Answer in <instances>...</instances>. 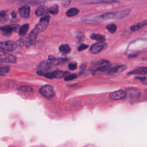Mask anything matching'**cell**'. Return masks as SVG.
<instances>
[{
  "mask_svg": "<svg viewBox=\"0 0 147 147\" xmlns=\"http://www.w3.org/2000/svg\"><path fill=\"white\" fill-rule=\"evenodd\" d=\"M130 11L131 10L130 9H126L121 11L104 13L97 17L96 20L102 21L112 19H122L127 17L130 14Z\"/></svg>",
  "mask_w": 147,
  "mask_h": 147,
  "instance_id": "cell-1",
  "label": "cell"
},
{
  "mask_svg": "<svg viewBox=\"0 0 147 147\" xmlns=\"http://www.w3.org/2000/svg\"><path fill=\"white\" fill-rule=\"evenodd\" d=\"M50 20L49 16H45L44 17L40 18L38 23L36 25L35 28L33 29L38 33H41L45 30L49 24Z\"/></svg>",
  "mask_w": 147,
  "mask_h": 147,
  "instance_id": "cell-2",
  "label": "cell"
},
{
  "mask_svg": "<svg viewBox=\"0 0 147 147\" xmlns=\"http://www.w3.org/2000/svg\"><path fill=\"white\" fill-rule=\"evenodd\" d=\"M51 69V65L48 61H41L37 67V73L40 76H44Z\"/></svg>",
  "mask_w": 147,
  "mask_h": 147,
  "instance_id": "cell-3",
  "label": "cell"
},
{
  "mask_svg": "<svg viewBox=\"0 0 147 147\" xmlns=\"http://www.w3.org/2000/svg\"><path fill=\"white\" fill-rule=\"evenodd\" d=\"M17 61L16 57L6 52L0 51V62L6 63H15Z\"/></svg>",
  "mask_w": 147,
  "mask_h": 147,
  "instance_id": "cell-4",
  "label": "cell"
},
{
  "mask_svg": "<svg viewBox=\"0 0 147 147\" xmlns=\"http://www.w3.org/2000/svg\"><path fill=\"white\" fill-rule=\"evenodd\" d=\"M17 43L13 41H0V49L2 50L13 51L17 48Z\"/></svg>",
  "mask_w": 147,
  "mask_h": 147,
  "instance_id": "cell-5",
  "label": "cell"
},
{
  "mask_svg": "<svg viewBox=\"0 0 147 147\" xmlns=\"http://www.w3.org/2000/svg\"><path fill=\"white\" fill-rule=\"evenodd\" d=\"M18 27H19L18 25L13 24V25L0 27V30L2 31V34L4 36L9 37L11 34L13 32L17 30Z\"/></svg>",
  "mask_w": 147,
  "mask_h": 147,
  "instance_id": "cell-6",
  "label": "cell"
},
{
  "mask_svg": "<svg viewBox=\"0 0 147 147\" xmlns=\"http://www.w3.org/2000/svg\"><path fill=\"white\" fill-rule=\"evenodd\" d=\"M41 94L47 98H51L55 95V91L51 85H45L40 88L39 90Z\"/></svg>",
  "mask_w": 147,
  "mask_h": 147,
  "instance_id": "cell-7",
  "label": "cell"
},
{
  "mask_svg": "<svg viewBox=\"0 0 147 147\" xmlns=\"http://www.w3.org/2000/svg\"><path fill=\"white\" fill-rule=\"evenodd\" d=\"M111 63L107 60H100L96 63V72H104L107 70L110 67Z\"/></svg>",
  "mask_w": 147,
  "mask_h": 147,
  "instance_id": "cell-8",
  "label": "cell"
},
{
  "mask_svg": "<svg viewBox=\"0 0 147 147\" xmlns=\"http://www.w3.org/2000/svg\"><path fill=\"white\" fill-rule=\"evenodd\" d=\"M125 91L126 95V98H128L129 99H136L140 95V90L136 87H129Z\"/></svg>",
  "mask_w": 147,
  "mask_h": 147,
  "instance_id": "cell-9",
  "label": "cell"
},
{
  "mask_svg": "<svg viewBox=\"0 0 147 147\" xmlns=\"http://www.w3.org/2000/svg\"><path fill=\"white\" fill-rule=\"evenodd\" d=\"M38 34V33L37 32H36L34 29H33L31 31V32L29 34L25 41V46L26 48H29L33 44H34L37 39Z\"/></svg>",
  "mask_w": 147,
  "mask_h": 147,
  "instance_id": "cell-10",
  "label": "cell"
},
{
  "mask_svg": "<svg viewBox=\"0 0 147 147\" xmlns=\"http://www.w3.org/2000/svg\"><path fill=\"white\" fill-rule=\"evenodd\" d=\"M126 96V95L125 91L122 90H119L114 91L110 93L109 95V98L114 100H121L125 98Z\"/></svg>",
  "mask_w": 147,
  "mask_h": 147,
  "instance_id": "cell-11",
  "label": "cell"
},
{
  "mask_svg": "<svg viewBox=\"0 0 147 147\" xmlns=\"http://www.w3.org/2000/svg\"><path fill=\"white\" fill-rule=\"evenodd\" d=\"M105 44L103 42H98L92 45L90 48V52L93 54L99 53L105 47Z\"/></svg>",
  "mask_w": 147,
  "mask_h": 147,
  "instance_id": "cell-12",
  "label": "cell"
},
{
  "mask_svg": "<svg viewBox=\"0 0 147 147\" xmlns=\"http://www.w3.org/2000/svg\"><path fill=\"white\" fill-rule=\"evenodd\" d=\"M20 15L23 18H28L30 15V8L28 5H24L18 9Z\"/></svg>",
  "mask_w": 147,
  "mask_h": 147,
  "instance_id": "cell-13",
  "label": "cell"
},
{
  "mask_svg": "<svg viewBox=\"0 0 147 147\" xmlns=\"http://www.w3.org/2000/svg\"><path fill=\"white\" fill-rule=\"evenodd\" d=\"M126 69V66L124 65H118L110 68L108 71L109 75H114L119 73Z\"/></svg>",
  "mask_w": 147,
  "mask_h": 147,
  "instance_id": "cell-14",
  "label": "cell"
},
{
  "mask_svg": "<svg viewBox=\"0 0 147 147\" xmlns=\"http://www.w3.org/2000/svg\"><path fill=\"white\" fill-rule=\"evenodd\" d=\"M147 74V67H140L130 72L127 75H144Z\"/></svg>",
  "mask_w": 147,
  "mask_h": 147,
  "instance_id": "cell-15",
  "label": "cell"
},
{
  "mask_svg": "<svg viewBox=\"0 0 147 147\" xmlns=\"http://www.w3.org/2000/svg\"><path fill=\"white\" fill-rule=\"evenodd\" d=\"M48 13H49L48 8L44 5L38 6L35 11V13L37 16H44Z\"/></svg>",
  "mask_w": 147,
  "mask_h": 147,
  "instance_id": "cell-16",
  "label": "cell"
},
{
  "mask_svg": "<svg viewBox=\"0 0 147 147\" xmlns=\"http://www.w3.org/2000/svg\"><path fill=\"white\" fill-rule=\"evenodd\" d=\"M146 25H147V20H145V21H141L140 22H138L135 25H132L130 27V30L133 32L137 31V30H139L140 29H141L142 27L146 26Z\"/></svg>",
  "mask_w": 147,
  "mask_h": 147,
  "instance_id": "cell-17",
  "label": "cell"
},
{
  "mask_svg": "<svg viewBox=\"0 0 147 147\" xmlns=\"http://www.w3.org/2000/svg\"><path fill=\"white\" fill-rule=\"evenodd\" d=\"M55 78H62L64 77H66L69 75L68 72L63 71H55L52 72Z\"/></svg>",
  "mask_w": 147,
  "mask_h": 147,
  "instance_id": "cell-18",
  "label": "cell"
},
{
  "mask_svg": "<svg viewBox=\"0 0 147 147\" xmlns=\"http://www.w3.org/2000/svg\"><path fill=\"white\" fill-rule=\"evenodd\" d=\"M29 28V24H24L23 25H22L19 29V31H18L19 35L21 36H25L26 34V32H28Z\"/></svg>",
  "mask_w": 147,
  "mask_h": 147,
  "instance_id": "cell-19",
  "label": "cell"
},
{
  "mask_svg": "<svg viewBox=\"0 0 147 147\" xmlns=\"http://www.w3.org/2000/svg\"><path fill=\"white\" fill-rule=\"evenodd\" d=\"M79 12V10L77 8H75V7H72L71 8L69 9H68L66 13L65 14L67 16L69 17H74L76 16Z\"/></svg>",
  "mask_w": 147,
  "mask_h": 147,
  "instance_id": "cell-20",
  "label": "cell"
},
{
  "mask_svg": "<svg viewBox=\"0 0 147 147\" xmlns=\"http://www.w3.org/2000/svg\"><path fill=\"white\" fill-rule=\"evenodd\" d=\"M91 38L96 40L98 42H104L105 40V37L100 34L93 33L91 35Z\"/></svg>",
  "mask_w": 147,
  "mask_h": 147,
  "instance_id": "cell-21",
  "label": "cell"
},
{
  "mask_svg": "<svg viewBox=\"0 0 147 147\" xmlns=\"http://www.w3.org/2000/svg\"><path fill=\"white\" fill-rule=\"evenodd\" d=\"M48 62L51 65H57L59 64L60 61L59 60L55 57L53 56H49L48 57Z\"/></svg>",
  "mask_w": 147,
  "mask_h": 147,
  "instance_id": "cell-22",
  "label": "cell"
},
{
  "mask_svg": "<svg viewBox=\"0 0 147 147\" xmlns=\"http://www.w3.org/2000/svg\"><path fill=\"white\" fill-rule=\"evenodd\" d=\"M59 51L63 53H68L71 51V48L68 44H62L59 47Z\"/></svg>",
  "mask_w": 147,
  "mask_h": 147,
  "instance_id": "cell-23",
  "label": "cell"
},
{
  "mask_svg": "<svg viewBox=\"0 0 147 147\" xmlns=\"http://www.w3.org/2000/svg\"><path fill=\"white\" fill-rule=\"evenodd\" d=\"M8 20V16L7 15L6 11L3 10L0 11V23H3Z\"/></svg>",
  "mask_w": 147,
  "mask_h": 147,
  "instance_id": "cell-24",
  "label": "cell"
},
{
  "mask_svg": "<svg viewBox=\"0 0 147 147\" xmlns=\"http://www.w3.org/2000/svg\"><path fill=\"white\" fill-rule=\"evenodd\" d=\"M49 13L56 15L59 12V6L57 5H54L52 6H51L49 9Z\"/></svg>",
  "mask_w": 147,
  "mask_h": 147,
  "instance_id": "cell-25",
  "label": "cell"
},
{
  "mask_svg": "<svg viewBox=\"0 0 147 147\" xmlns=\"http://www.w3.org/2000/svg\"><path fill=\"white\" fill-rule=\"evenodd\" d=\"M18 90L23 92H31L33 91V88L31 87L28 86H22L18 88Z\"/></svg>",
  "mask_w": 147,
  "mask_h": 147,
  "instance_id": "cell-26",
  "label": "cell"
},
{
  "mask_svg": "<svg viewBox=\"0 0 147 147\" xmlns=\"http://www.w3.org/2000/svg\"><path fill=\"white\" fill-rule=\"evenodd\" d=\"M106 29L108 31L111 33H114L117 30V26L114 24H109L106 26Z\"/></svg>",
  "mask_w": 147,
  "mask_h": 147,
  "instance_id": "cell-27",
  "label": "cell"
},
{
  "mask_svg": "<svg viewBox=\"0 0 147 147\" xmlns=\"http://www.w3.org/2000/svg\"><path fill=\"white\" fill-rule=\"evenodd\" d=\"M10 68L9 66H1L0 65V72L5 73L8 72L10 70Z\"/></svg>",
  "mask_w": 147,
  "mask_h": 147,
  "instance_id": "cell-28",
  "label": "cell"
},
{
  "mask_svg": "<svg viewBox=\"0 0 147 147\" xmlns=\"http://www.w3.org/2000/svg\"><path fill=\"white\" fill-rule=\"evenodd\" d=\"M76 78V75L75 74H72V75H68L67 76L65 77L64 80H65V81H69V80H72Z\"/></svg>",
  "mask_w": 147,
  "mask_h": 147,
  "instance_id": "cell-29",
  "label": "cell"
},
{
  "mask_svg": "<svg viewBox=\"0 0 147 147\" xmlns=\"http://www.w3.org/2000/svg\"><path fill=\"white\" fill-rule=\"evenodd\" d=\"M77 67V64L75 63H71L68 65V68L70 70H75Z\"/></svg>",
  "mask_w": 147,
  "mask_h": 147,
  "instance_id": "cell-30",
  "label": "cell"
},
{
  "mask_svg": "<svg viewBox=\"0 0 147 147\" xmlns=\"http://www.w3.org/2000/svg\"><path fill=\"white\" fill-rule=\"evenodd\" d=\"M88 47V46L87 45L84 44H81L79 46L78 49L79 51H82L83 50H84V49H87Z\"/></svg>",
  "mask_w": 147,
  "mask_h": 147,
  "instance_id": "cell-31",
  "label": "cell"
},
{
  "mask_svg": "<svg viewBox=\"0 0 147 147\" xmlns=\"http://www.w3.org/2000/svg\"><path fill=\"white\" fill-rule=\"evenodd\" d=\"M11 15L12 17H13V18H16V14L14 12H13V13L11 14Z\"/></svg>",
  "mask_w": 147,
  "mask_h": 147,
  "instance_id": "cell-32",
  "label": "cell"
},
{
  "mask_svg": "<svg viewBox=\"0 0 147 147\" xmlns=\"http://www.w3.org/2000/svg\"><path fill=\"white\" fill-rule=\"evenodd\" d=\"M143 83L145 84H147V80H143Z\"/></svg>",
  "mask_w": 147,
  "mask_h": 147,
  "instance_id": "cell-33",
  "label": "cell"
}]
</instances>
